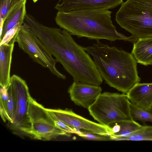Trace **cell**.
I'll list each match as a JSON object with an SVG mask.
<instances>
[{
  "label": "cell",
  "instance_id": "cell-1",
  "mask_svg": "<svg viewBox=\"0 0 152 152\" xmlns=\"http://www.w3.org/2000/svg\"><path fill=\"white\" fill-rule=\"evenodd\" d=\"M83 48L92 55L103 79L110 86L126 94L140 82L137 62L132 53L99 41Z\"/></svg>",
  "mask_w": 152,
  "mask_h": 152
},
{
  "label": "cell",
  "instance_id": "cell-2",
  "mask_svg": "<svg viewBox=\"0 0 152 152\" xmlns=\"http://www.w3.org/2000/svg\"><path fill=\"white\" fill-rule=\"evenodd\" d=\"M112 12L99 9L70 12H58L56 24L72 35L96 40L106 39L113 42L123 40L134 43L138 38L132 35L127 37L118 32L111 20Z\"/></svg>",
  "mask_w": 152,
  "mask_h": 152
},
{
  "label": "cell",
  "instance_id": "cell-3",
  "mask_svg": "<svg viewBox=\"0 0 152 152\" xmlns=\"http://www.w3.org/2000/svg\"><path fill=\"white\" fill-rule=\"evenodd\" d=\"M115 20L138 39L152 37V0H127L121 4Z\"/></svg>",
  "mask_w": 152,
  "mask_h": 152
},
{
  "label": "cell",
  "instance_id": "cell-4",
  "mask_svg": "<svg viewBox=\"0 0 152 152\" xmlns=\"http://www.w3.org/2000/svg\"><path fill=\"white\" fill-rule=\"evenodd\" d=\"M130 103L126 94L105 92L101 93L88 109L99 123L112 128L116 124L133 120Z\"/></svg>",
  "mask_w": 152,
  "mask_h": 152
},
{
  "label": "cell",
  "instance_id": "cell-5",
  "mask_svg": "<svg viewBox=\"0 0 152 152\" xmlns=\"http://www.w3.org/2000/svg\"><path fill=\"white\" fill-rule=\"evenodd\" d=\"M30 125L24 132L37 139L50 140L61 136L70 135L58 128L49 113L31 97L28 111Z\"/></svg>",
  "mask_w": 152,
  "mask_h": 152
},
{
  "label": "cell",
  "instance_id": "cell-6",
  "mask_svg": "<svg viewBox=\"0 0 152 152\" xmlns=\"http://www.w3.org/2000/svg\"><path fill=\"white\" fill-rule=\"evenodd\" d=\"M16 42L19 48L34 62L48 69L58 78L65 79L66 76L61 73L56 66V59L41 43L37 37L30 30L24 28L18 33Z\"/></svg>",
  "mask_w": 152,
  "mask_h": 152
},
{
  "label": "cell",
  "instance_id": "cell-7",
  "mask_svg": "<svg viewBox=\"0 0 152 152\" xmlns=\"http://www.w3.org/2000/svg\"><path fill=\"white\" fill-rule=\"evenodd\" d=\"M47 110L58 119L77 131L82 130L86 132L107 136L113 134L112 128L89 120L71 110Z\"/></svg>",
  "mask_w": 152,
  "mask_h": 152
},
{
  "label": "cell",
  "instance_id": "cell-8",
  "mask_svg": "<svg viewBox=\"0 0 152 152\" xmlns=\"http://www.w3.org/2000/svg\"><path fill=\"white\" fill-rule=\"evenodd\" d=\"M123 0H59L55 8L58 12H70L95 9H111L121 5Z\"/></svg>",
  "mask_w": 152,
  "mask_h": 152
},
{
  "label": "cell",
  "instance_id": "cell-9",
  "mask_svg": "<svg viewBox=\"0 0 152 152\" xmlns=\"http://www.w3.org/2000/svg\"><path fill=\"white\" fill-rule=\"evenodd\" d=\"M99 86L74 81L68 89L71 99L76 104L86 108L94 102L101 93Z\"/></svg>",
  "mask_w": 152,
  "mask_h": 152
},
{
  "label": "cell",
  "instance_id": "cell-10",
  "mask_svg": "<svg viewBox=\"0 0 152 152\" xmlns=\"http://www.w3.org/2000/svg\"><path fill=\"white\" fill-rule=\"evenodd\" d=\"M131 102L139 108L151 110L152 105V83H137L126 94Z\"/></svg>",
  "mask_w": 152,
  "mask_h": 152
},
{
  "label": "cell",
  "instance_id": "cell-11",
  "mask_svg": "<svg viewBox=\"0 0 152 152\" xmlns=\"http://www.w3.org/2000/svg\"><path fill=\"white\" fill-rule=\"evenodd\" d=\"M8 86L10 88L14 96L15 111L29 105L31 96L24 80L18 75H13L10 77Z\"/></svg>",
  "mask_w": 152,
  "mask_h": 152
},
{
  "label": "cell",
  "instance_id": "cell-12",
  "mask_svg": "<svg viewBox=\"0 0 152 152\" xmlns=\"http://www.w3.org/2000/svg\"><path fill=\"white\" fill-rule=\"evenodd\" d=\"M14 44L0 45V86L7 87L10 79V70Z\"/></svg>",
  "mask_w": 152,
  "mask_h": 152
},
{
  "label": "cell",
  "instance_id": "cell-13",
  "mask_svg": "<svg viewBox=\"0 0 152 152\" xmlns=\"http://www.w3.org/2000/svg\"><path fill=\"white\" fill-rule=\"evenodd\" d=\"M131 53L137 63L146 66L152 65V37L138 39L133 43Z\"/></svg>",
  "mask_w": 152,
  "mask_h": 152
},
{
  "label": "cell",
  "instance_id": "cell-14",
  "mask_svg": "<svg viewBox=\"0 0 152 152\" xmlns=\"http://www.w3.org/2000/svg\"><path fill=\"white\" fill-rule=\"evenodd\" d=\"M26 0H22L12 8L8 12L4 20L0 41L6 33L19 23L23 24L26 15Z\"/></svg>",
  "mask_w": 152,
  "mask_h": 152
},
{
  "label": "cell",
  "instance_id": "cell-15",
  "mask_svg": "<svg viewBox=\"0 0 152 152\" xmlns=\"http://www.w3.org/2000/svg\"><path fill=\"white\" fill-rule=\"evenodd\" d=\"M112 140L134 141H152V126L142 125L131 136L128 137H116L112 136Z\"/></svg>",
  "mask_w": 152,
  "mask_h": 152
},
{
  "label": "cell",
  "instance_id": "cell-16",
  "mask_svg": "<svg viewBox=\"0 0 152 152\" xmlns=\"http://www.w3.org/2000/svg\"><path fill=\"white\" fill-rule=\"evenodd\" d=\"M120 126L118 132L112 135L116 137H128L131 136L142 126L134 120L123 121L118 123Z\"/></svg>",
  "mask_w": 152,
  "mask_h": 152
},
{
  "label": "cell",
  "instance_id": "cell-17",
  "mask_svg": "<svg viewBox=\"0 0 152 152\" xmlns=\"http://www.w3.org/2000/svg\"><path fill=\"white\" fill-rule=\"evenodd\" d=\"M131 113L132 119L143 122L152 123V110L138 107L130 103Z\"/></svg>",
  "mask_w": 152,
  "mask_h": 152
},
{
  "label": "cell",
  "instance_id": "cell-18",
  "mask_svg": "<svg viewBox=\"0 0 152 152\" xmlns=\"http://www.w3.org/2000/svg\"><path fill=\"white\" fill-rule=\"evenodd\" d=\"M24 28L23 24L19 23L8 30L0 41V45L3 44H14L16 42L18 33L20 30Z\"/></svg>",
  "mask_w": 152,
  "mask_h": 152
},
{
  "label": "cell",
  "instance_id": "cell-19",
  "mask_svg": "<svg viewBox=\"0 0 152 152\" xmlns=\"http://www.w3.org/2000/svg\"><path fill=\"white\" fill-rule=\"evenodd\" d=\"M0 113L4 121L8 120L6 110L7 102L9 98L7 87L0 86Z\"/></svg>",
  "mask_w": 152,
  "mask_h": 152
},
{
  "label": "cell",
  "instance_id": "cell-20",
  "mask_svg": "<svg viewBox=\"0 0 152 152\" xmlns=\"http://www.w3.org/2000/svg\"><path fill=\"white\" fill-rule=\"evenodd\" d=\"M9 98L7 102L6 110L8 120L12 124L13 123L15 111V103L11 90L9 86L7 87Z\"/></svg>",
  "mask_w": 152,
  "mask_h": 152
},
{
  "label": "cell",
  "instance_id": "cell-21",
  "mask_svg": "<svg viewBox=\"0 0 152 152\" xmlns=\"http://www.w3.org/2000/svg\"><path fill=\"white\" fill-rule=\"evenodd\" d=\"M22 0H0V19L4 20L10 9Z\"/></svg>",
  "mask_w": 152,
  "mask_h": 152
},
{
  "label": "cell",
  "instance_id": "cell-22",
  "mask_svg": "<svg viewBox=\"0 0 152 152\" xmlns=\"http://www.w3.org/2000/svg\"><path fill=\"white\" fill-rule=\"evenodd\" d=\"M48 112L53 118L56 126L58 128L69 134L72 133L78 135L80 132V130L77 131L73 129L63 122L58 119L52 114L49 111Z\"/></svg>",
  "mask_w": 152,
  "mask_h": 152
},
{
  "label": "cell",
  "instance_id": "cell-23",
  "mask_svg": "<svg viewBox=\"0 0 152 152\" xmlns=\"http://www.w3.org/2000/svg\"><path fill=\"white\" fill-rule=\"evenodd\" d=\"M79 136L85 139L94 140H111L110 137L102 136L95 134L86 132L83 131L80 133Z\"/></svg>",
  "mask_w": 152,
  "mask_h": 152
},
{
  "label": "cell",
  "instance_id": "cell-24",
  "mask_svg": "<svg viewBox=\"0 0 152 152\" xmlns=\"http://www.w3.org/2000/svg\"><path fill=\"white\" fill-rule=\"evenodd\" d=\"M38 0H33V2L34 3H35L36 2H37V1Z\"/></svg>",
  "mask_w": 152,
  "mask_h": 152
},
{
  "label": "cell",
  "instance_id": "cell-25",
  "mask_svg": "<svg viewBox=\"0 0 152 152\" xmlns=\"http://www.w3.org/2000/svg\"><path fill=\"white\" fill-rule=\"evenodd\" d=\"M151 110H152V105L151 108Z\"/></svg>",
  "mask_w": 152,
  "mask_h": 152
}]
</instances>
